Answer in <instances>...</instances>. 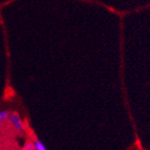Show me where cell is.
Here are the masks:
<instances>
[{"mask_svg":"<svg viewBox=\"0 0 150 150\" xmlns=\"http://www.w3.org/2000/svg\"><path fill=\"white\" fill-rule=\"evenodd\" d=\"M8 121H10L11 125L13 126V128L17 131L18 133L24 132V125H23L22 119H21L20 115L16 111H12L8 115Z\"/></svg>","mask_w":150,"mask_h":150,"instance_id":"1","label":"cell"},{"mask_svg":"<svg viewBox=\"0 0 150 150\" xmlns=\"http://www.w3.org/2000/svg\"><path fill=\"white\" fill-rule=\"evenodd\" d=\"M33 144H34V148H35V150H46L47 149V147L45 146L44 143L41 142V141H39V140L34 141Z\"/></svg>","mask_w":150,"mask_h":150,"instance_id":"2","label":"cell"},{"mask_svg":"<svg viewBox=\"0 0 150 150\" xmlns=\"http://www.w3.org/2000/svg\"><path fill=\"white\" fill-rule=\"evenodd\" d=\"M8 115H10V111L8 110H1L0 111V125L2 124L3 122L8 119Z\"/></svg>","mask_w":150,"mask_h":150,"instance_id":"3","label":"cell"},{"mask_svg":"<svg viewBox=\"0 0 150 150\" xmlns=\"http://www.w3.org/2000/svg\"><path fill=\"white\" fill-rule=\"evenodd\" d=\"M23 149L24 150H35V148H34V144L33 143H26L24 145V147H23Z\"/></svg>","mask_w":150,"mask_h":150,"instance_id":"4","label":"cell"}]
</instances>
